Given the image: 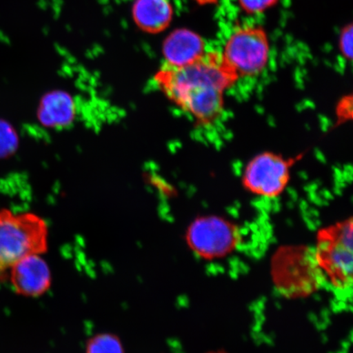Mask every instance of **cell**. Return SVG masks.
I'll use <instances>...</instances> for the list:
<instances>
[{
  "instance_id": "obj_1",
  "label": "cell",
  "mask_w": 353,
  "mask_h": 353,
  "mask_svg": "<svg viewBox=\"0 0 353 353\" xmlns=\"http://www.w3.org/2000/svg\"><path fill=\"white\" fill-rule=\"evenodd\" d=\"M239 79L217 51H206L194 63L178 68L164 64L154 77L166 98L203 126L222 116L225 92Z\"/></svg>"
},
{
  "instance_id": "obj_2",
  "label": "cell",
  "mask_w": 353,
  "mask_h": 353,
  "mask_svg": "<svg viewBox=\"0 0 353 353\" xmlns=\"http://www.w3.org/2000/svg\"><path fill=\"white\" fill-rule=\"evenodd\" d=\"M48 247L46 221L30 212L0 210V281L11 268L32 254H43Z\"/></svg>"
},
{
  "instance_id": "obj_3",
  "label": "cell",
  "mask_w": 353,
  "mask_h": 353,
  "mask_svg": "<svg viewBox=\"0 0 353 353\" xmlns=\"http://www.w3.org/2000/svg\"><path fill=\"white\" fill-rule=\"evenodd\" d=\"M315 261L322 277L336 292L345 294L352 286V218L321 229Z\"/></svg>"
},
{
  "instance_id": "obj_4",
  "label": "cell",
  "mask_w": 353,
  "mask_h": 353,
  "mask_svg": "<svg viewBox=\"0 0 353 353\" xmlns=\"http://www.w3.org/2000/svg\"><path fill=\"white\" fill-rule=\"evenodd\" d=\"M222 54L238 77H257L266 68L270 55L268 35L259 26H243L229 37Z\"/></svg>"
},
{
  "instance_id": "obj_5",
  "label": "cell",
  "mask_w": 353,
  "mask_h": 353,
  "mask_svg": "<svg viewBox=\"0 0 353 353\" xmlns=\"http://www.w3.org/2000/svg\"><path fill=\"white\" fill-rule=\"evenodd\" d=\"M300 157L286 159L272 152L258 154L245 167L242 175L243 187L257 196H280L288 186L291 169Z\"/></svg>"
},
{
  "instance_id": "obj_6",
  "label": "cell",
  "mask_w": 353,
  "mask_h": 353,
  "mask_svg": "<svg viewBox=\"0 0 353 353\" xmlns=\"http://www.w3.org/2000/svg\"><path fill=\"white\" fill-rule=\"evenodd\" d=\"M186 240L190 249L197 255L214 259L235 250L241 235L239 229L229 221L219 216H203L190 224Z\"/></svg>"
},
{
  "instance_id": "obj_7",
  "label": "cell",
  "mask_w": 353,
  "mask_h": 353,
  "mask_svg": "<svg viewBox=\"0 0 353 353\" xmlns=\"http://www.w3.org/2000/svg\"><path fill=\"white\" fill-rule=\"evenodd\" d=\"M43 254L26 256L8 272V280L17 294L28 298L41 297L52 285V273Z\"/></svg>"
},
{
  "instance_id": "obj_8",
  "label": "cell",
  "mask_w": 353,
  "mask_h": 353,
  "mask_svg": "<svg viewBox=\"0 0 353 353\" xmlns=\"http://www.w3.org/2000/svg\"><path fill=\"white\" fill-rule=\"evenodd\" d=\"M165 63L171 66L186 65L201 59L206 52L204 39L188 29H178L168 35L163 43Z\"/></svg>"
},
{
  "instance_id": "obj_9",
  "label": "cell",
  "mask_w": 353,
  "mask_h": 353,
  "mask_svg": "<svg viewBox=\"0 0 353 353\" xmlns=\"http://www.w3.org/2000/svg\"><path fill=\"white\" fill-rule=\"evenodd\" d=\"M174 17L170 0H135L132 17L142 32L159 34L169 28Z\"/></svg>"
},
{
  "instance_id": "obj_10",
  "label": "cell",
  "mask_w": 353,
  "mask_h": 353,
  "mask_svg": "<svg viewBox=\"0 0 353 353\" xmlns=\"http://www.w3.org/2000/svg\"><path fill=\"white\" fill-rule=\"evenodd\" d=\"M73 117V101L65 92H50L42 101L39 118L44 125L51 127L65 125L72 121Z\"/></svg>"
},
{
  "instance_id": "obj_11",
  "label": "cell",
  "mask_w": 353,
  "mask_h": 353,
  "mask_svg": "<svg viewBox=\"0 0 353 353\" xmlns=\"http://www.w3.org/2000/svg\"><path fill=\"white\" fill-rule=\"evenodd\" d=\"M85 353H125V350L116 334L100 333L88 339Z\"/></svg>"
},
{
  "instance_id": "obj_12",
  "label": "cell",
  "mask_w": 353,
  "mask_h": 353,
  "mask_svg": "<svg viewBox=\"0 0 353 353\" xmlns=\"http://www.w3.org/2000/svg\"><path fill=\"white\" fill-rule=\"evenodd\" d=\"M238 4L247 14H259L275 6L278 0H237Z\"/></svg>"
},
{
  "instance_id": "obj_13",
  "label": "cell",
  "mask_w": 353,
  "mask_h": 353,
  "mask_svg": "<svg viewBox=\"0 0 353 353\" xmlns=\"http://www.w3.org/2000/svg\"><path fill=\"white\" fill-rule=\"evenodd\" d=\"M353 26L348 24L342 29L339 34V50L342 56L348 61L352 60Z\"/></svg>"
},
{
  "instance_id": "obj_14",
  "label": "cell",
  "mask_w": 353,
  "mask_h": 353,
  "mask_svg": "<svg viewBox=\"0 0 353 353\" xmlns=\"http://www.w3.org/2000/svg\"><path fill=\"white\" fill-rule=\"evenodd\" d=\"M336 116L339 123H345L352 118V96L343 97L336 108Z\"/></svg>"
},
{
  "instance_id": "obj_15",
  "label": "cell",
  "mask_w": 353,
  "mask_h": 353,
  "mask_svg": "<svg viewBox=\"0 0 353 353\" xmlns=\"http://www.w3.org/2000/svg\"><path fill=\"white\" fill-rule=\"evenodd\" d=\"M209 353H227V352H224L223 351H217V352H209Z\"/></svg>"
}]
</instances>
